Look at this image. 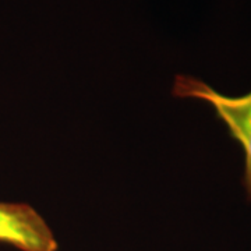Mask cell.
Segmentation results:
<instances>
[{
  "instance_id": "6da1fadb",
  "label": "cell",
  "mask_w": 251,
  "mask_h": 251,
  "mask_svg": "<svg viewBox=\"0 0 251 251\" xmlns=\"http://www.w3.org/2000/svg\"><path fill=\"white\" fill-rule=\"evenodd\" d=\"M172 94L177 98L204 100L215 109L216 116L224 122L230 137L243 147V186L246 188L247 200L251 202V92L242 97H227L200 78L179 74L175 78Z\"/></svg>"
},
{
  "instance_id": "7a4b0ae2",
  "label": "cell",
  "mask_w": 251,
  "mask_h": 251,
  "mask_svg": "<svg viewBox=\"0 0 251 251\" xmlns=\"http://www.w3.org/2000/svg\"><path fill=\"white\" fill-rule=\"evenodd\" d=\"M0 243L20 251H57L45 219L24 202H0Z\"/></svg>"
}]
</instances>
